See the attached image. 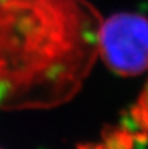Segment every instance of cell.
Masks as SVG:
<instances>
[{
  "label": "cell",
  "instance_id": "7a4b0ae2",
  "mask_svg": "<svg viewBox=\"0 0 148 149\" xmlns=\"http://www.w3.org/2000/svg\"><path fill=\"white\" fill-rule=\"evenodd\" d=\"M98 54L121 76H136L148 70V18L118 13L102 22Z\"/></svg>",
  "mask_w": 148,
  "mask_h": 149
},
{
  "label": "cell",
  "instance_id": "6da1fadb",
  "mask_svg": "<svg viewBox=\"0 0 148 149\" xmlns=\"http://www.w3.org/2000/svg\"><path fill=\"white\" fill-rule=\"evenodd\" d=\"M87 0H0V109H45L76 94L98 54Z\"/></svg>",
  "mask_w": 148,
  "mask_h": 149
},
{
  "label": "cell",
  "instance_id": "3957f363",
  "mask_svg": "<svg viewBox=\"0 0 148 149\" xmlns=\"http://www.w3.org/2000/svg\"><path fill=\"white\" fill-rule=\"evenodd\" d=\"M131 114H133V118L136 122V124L148 134V81L144 89L142 90Z\"/></svg>",
  "mask_w": 148,
  "mask_h": 149
}]
</instances>
